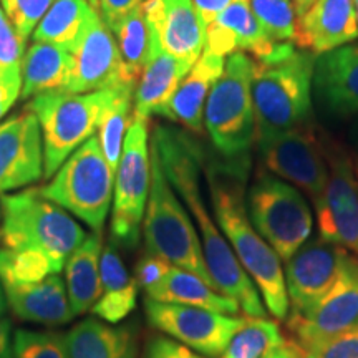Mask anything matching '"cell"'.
I'll return each instance as SVG.
<instances>
[{"label": "cell", "mask_w": 358, "mask_h": 358, "mask_svg": "<svg viewBox=\"0 0 358 358\" xmlns=\"http://www.w3.org/2000/svg\"><path fill=\"white\" fill-rule=\"evenodd\" d=\"M342 250L340 245L317 237L307 241L285 262V289L292 317L306 315L332 289Z\"/></svg>", "instance_id": "cell-16"}, {"label": "cell", "mask_w": 358, "mask_h": 358, "mask_svg": "<svg viewBox=\"0 0 358 358\" xmlns=\"http://www.w3.org/2000/svg\"><path fill=\"white\" fill-rule=\"evenodd\" d=\"M8 306L22 320L64 325L73 319L65 282L50 274L34 282H2Z\"/></svg>", "instance_id": "cell-23"}, {"label": "cell", "mask_w": 358, "mask_h": 358, "mask_svg": "<svg viewBox=\"0 0 358 358\" xmlns=\"http://www.w3.org/2000/svg\"><path fill=\"white\" fill-rule=\"evenodd\" d=\"M106 90H108V96H106L100 123H98V141L110 168L116 173L120 158H122L124 136L133 120L136 87L124 82H116L106 87Z\"/></svg>", "instance_id": "cell-30"}, {"label": "cell", "mask_w": 358, "mask_h": 358, "mask_svg": "<svg viewBox=\"0 0 358 358\" xmlns=\"http://www.w3.org/2000/svg\"><path fill=\"white\" fill-rule=\"evenodd\" d=\"M284 342L274 320L267 317H248L245 325L234 334L221 358H262Z\"/></svg>", "instance_id": "cell-33"}, {"label": "cell", "mask_w": 358, "mask_h": 358, "mask_svg": "<svg viewBox=\"0 0 358 358\" xmlns=\"http://www.w3.org/2000/svg\"><path fill=\"white\" fill-rule=\"evenodd\" d=\"M22 69L0 70V120L22 95Z\"/></svg>", "instance_id": "cell-40"}, {"label": "cell", "mask_w": 358, "mask_h": 358, "mask_svg": "<svg viewBox=\"0 0 358 358\" xmlns=\"http://www.w3.org/2000/svg\"><path fill=\"white\" fill-rule=\"evenodd\" d=\"M262 358H302V353L295 343H282V345L272 348L266 357Z\"/></svg>", "instance_id": "cell-45"}, {"label": "cell", "mask_w": 358, "mask_h": 358, "mask_svg": "<svg viewBox=\"0 0 358 358\" xmlns=\"http://www.w3.org/2000/svg\"><path fill=\"white\" fill-rule=\"evenodd\" d=\"M95 12L87 0H55L34 30V42L52 43L73 53Z\"/></svg>", "instance_id": "cell-31"}, {"label": "cell", "mask_w": 358, "mask_h": 358, "mask_svg": "<svg viewBox=\"0 0 358 358\" xmlns=\"http://www.w3.org/2000/svg\"><path fill=\"white\" fill-rule=\"evenodd\" d=\"M70 358H136L138 340L131 327H113L87 319L64 335Z\"/></svg>", "instance_id": "cell-26"}, {"label": "cell", "mask_w": 358, "mask_h": 358, "mask_svg": "<svg viewBox=\"0 0 358 358\" xmlns=\"http://www.w3.org/2000/svg\"><path fill=\"white\" fill-rule=\"evenodd\" d=\"M224 66H226V58L204 50L178 85L176 92L161 110L159 116L179 123L189 131H203L206 101L214 83L222 75Z\"/></svg>", "instance_id": "cell-22"}, {"label": "cell", "mask_w": 358, "mask_h": 358, "mask_svg": "<svg viewBox=\"0 0 358 358\" xmlns=\"http://www.w3.org/2000/svg\"><path fill=\"white\" fill-rule=\"evenodd\" d=\"M116 82H122L118 47L111 30L95 12L73 50V77L69 92H96Z\"/></svg>", "instance_id": "cell-19"}, {"label": "cell", "mask_w": 358, "mask_h": 358, "mask_svg": "<svg viewBox=\"0 0 358 358\" xmlns=\"http://www.w3.org/2000/svg\"><path fill=\"white\" fill-rule=\"evenodd\" d=\"M13 358H70L64 335L19 330L13 335Z\"/></svg>", "instance_id": "cell-35"}, {"label": "cell", "mask_w": 358, "mask_h": 358, "mask_svg": "<svg viewBox=\"0 0 358 358\" xmlns=\"http://www.w3.org/2000/svg\"><path fill=\"white\" fill-rule=\"evenodd\" d=\"M7 299H6V292L2 290V285H0V315L6 312V306H7Z\"/></svg>", "instance_id": "cell-47"}, {"label": "cell", "mask_w": 358, "mask_h": 358, "mask_svg": "<svg viewBox=\"0 0 358 358\" xmlns=\"http://www.w3.org/2000/svg\"><path fill=\"white\" fill-rule=\"evenodd\" d=\"M250 8L272 42L295 43L297 12L292 0H250Z\"/></svg>", "instance_id": "cell-34"}, {"label": "cell", "mask_w": 358, "mask_h": 358, "mask_svg": "<svg viewBox=\"0 0 358 358\" xmlns=\"http://www.w3.org/2000/svg\"><path fill=\"white\" fill-rule=\"evenodd\" d=\"M100 272L101 295L92 307V313L106 324H118L136 307L138 282L128 274L118 250L111 243L103 248Z\"/></svg>", "instance_id": "cell-28"}, {"label": "cell", "mask_w": 358, "mask_h": 358, "mask_svg": "<svg viewBox=\"0 0 358 358\" xmlns=\"http://www.w3.org/2000/svg\"><path fill=\"white\" fill-rule=\"evenodd\" d=\"M113 187L115 171L103 155L98 136H92L66 158L40 192L82 219L93 232H101L113 203Z\"/></svg>", "instance_id": "cell-7"}, {"label": "cell", "mask_w": 358, "mask_h": 358, "mask_svg": "<svg viewBox=\"0 0 358 358\" xmlns=\"http://www.w3.org/2000/svg\"><path fill=\"white\" fill-rule=\"evenodd\" d=\"M53 2L55 0H0V7L25 43Z\"/></svg>", "instance_id": "cell-36"}, {"label": "cell", "mask_w": 358, "mask_h": 358, "mask_svg": "<svg viewBox=\"0 0 358 358\" xmlns=\"http://www.w3.org/2000/svg\"><path fill=\"white\" fill-rule=\"evenodd\" d=\"M313 53L295 48L279 60L256 62L252 75L257 136L310 127L313 108Z\"/></svg>", "instance_id": "cell-5"}, {"label": "cell", "mask_w": 358, "mask_h": 358, "mask_svg": "<svg viewBox=\"0 0 358 358\" xmlns=\"http://www.w3.org/2000/svg\"><path fill=\"white\" fill-rule=\"evenodd\" d=\"M358 325V259L342 250L337 279L325 297L306 315L290 317L299 348Z\"/></svg>", "instance_id": "cell-13"}, {"label": "cell", "mask_w": 358, "mask_h": 358, "mask_svg": "<svg viewBox=\"0 0 358 358\" xmlns=\"http://www.w3.org/2000/svg\"><path fill=\"white\" fill-rule=\"evenodd\" d=\"M204 27L213 24L217 15L231 3V0H192Z\"/></svg>", "instance_id": "cell-43"}, {"label": "cell", "mask_w": 358, "mask_h": 358, "mask_svg": "<svg viewBox=\"0 0 358 358\" xmlns=\"http://www.w3.org/2000/svg\"><path fill=\"white\" fill-rule=\"evenodd\" d=\"M141 2L143 0H100L98 13H100L103 24L113 30L124 17L136 10Z\"/></svg>", "instance_id": "cell-42"}, {"label": "cell", "mask_w": 358, "mask_h": 358, "mask_svg": "<svg viewBox=\"0 0 358 358\" xmlns=\"http://www.w3.org/2000/svg\"><path fill=\"white\" fill-rule=\"evenodd\" d=\"M3 245L13 252L43 257L58 274L88 232L65 209L43 198L40 189H24L0 198Z\"/></svg>", "instance_id": "cell-3"}, {"label": "cell", "mask_w": 358, "mask_h": 358, "mask_svg": "<svg viewBox=\"0 0 358 358\" xmlns=\"http://www.w3.org/2000/svg\"><path fill=\"white\" fill-rule=\"evenodd\" d=\"M120 55V80L136 87L150 55V30L141 6L111 30Z\"/></svg>", "instance_id": "cell-32"}, {"label": "cell", "mask_w": 358, "mask_h": 358, "mask_svg": "<svg viewBox=\"0 0 358 358\" xmlns=\"http://www.w3.org/2000/svg\"><path fill=\"white\" fill-rule=\"evenodd\" d=\"M145 312L155 329L211 358L221 357L234 334L248 322V317L214 312L203 307L158 302L148 297Z\"/></svg>", "instance_id": "cell-12"}, {"label": "cell", "mask_w": 358, "mask_h": 358, "mask_svg": "<svg viewBox=\"0 0 358 358\" xmlns=\"http://www.w3.org/2000/svg\"><path fill=\"white\" fill-rule=\"evenodd\" d=\"M150 150L151 185L143 217V236L148 252L214 285L204 261L199 232L186 206L169 185L159 156L151 143Z\"/></svg>", "instance_id": "cell-6"}, {"label": "cell", "mask_w": 358, "mask_h": 358, "mask_svg": "<svg viewBox=\"0 0 358 358\" xmlns=\"http://www.w3.org/2000/svg\"><path fill=\"white\" fill-rule=\"evenodd\" d=\"M145 358H203L192 348L182 345L176 340L156 337L148 343Z\"/></svg>", "instance_id": "cell-41"}, {"label": "cell", "mask_w": 358, "mask_h": 358, "mask_svg": "<svg viewBox=\"0 0 358 358\" xmlns=\"http://www.w3.org/2000/svg\"><path fill=\"white\" fill-rule=\"evenodd\" d=\"M250 168L213 161L206 168L214 217L227 237L237 261L261 294L264 306L275 319H287L289 297L282 259L259 234L248 213L244 185Z\"/></svg>", "instance_id": "cell-2"}, {"label": "cell", "mask_w": 358, "mask_h": 358, "mask_svg": "<svg viewBox=\"0 0 358 358\" xmlns=\"http://www.w3.org/2000/svg\"><path fill=\"white\" fill-rule=\"evenodd\" d=\"M256 62L248 53L227 57L204 108V127L222 161L250 168V151L257 140L252 75Z\"/></svg>", "instance_id": "cell-4"}, {"label": "cell", "mask_w": 358, "mask_h": 358, "mask_svg": "<svg viewBox=\"0 0 358 358\" xmlns=\"http://www.w3.org/2000/svg\"><path fill=\"white\" fill-rule=\"evenodd\" d=\"M355 171H357V178H358V158L355 161Z\"/></svg>", "instance_id": "cell-50"}, {"label": "cell", "mask_w": 358, "mask_h": 358, "mask_svg": "<svg viewBox=\"0 0 358 358\" xmlns=\"http://www.w3.org/2000/svg\"><path fill=\"white\" fill-rule=\"evenodd\" d=\"M313 95L330 113L358 115V45L348 43L315 58Z\"/></svg>", "instance_id": "cell-21"}, {"label": "cell", "mask_w": 358, "mask_h": 358, "mask_svg": "<svg viewBox=\"0 0 358 358\" xmlns=\"http://www.w3.org/2000/svg\"><path fill=\"white\" fill-rule=\"evenodd\" d=\"M256 141L267 171L306 192L319 208L329 182V161L310 127L261 134Z\"/></svg>", "instance_id": "cell-11"}, {"label": "cell", "mask_w": 358, "mask_h": 358, "mask_svg": "<svg viewBox=\"0 0 358 358\" xmlns=\"http://www.w3.org/2000/svg\"><path fill=\"white\" fill-rule=\"evenodd\" d=\"M151 145L159 156L169 185L198 227L206 266L219 292L234 299L248 317H266V307L252 279L244 271L229 243L209 214L201 191L203 153L192 138L179 129L156 127Z\"/></svg>", "instance_id": "cell-1"}, {"label": "cell", "mask_w": 358, "mask_h": 358, "mask_svg": "<svg viewBox=\"0 0 358 358\" xmlns=\"http://www.w3.org/2000/svg\"><path fill=\"white\" fill-rule=\"evenodd\" d=\"M302 358H358V325L299 348Z\"/></svg>", "instance_id": "cell-37"}, {"label": "cell", "mask_w": 358, "mask_h": 358, "mask_svg": "<svg viewBox=\"0 0 358 358\" xmlns=\"http://www.w3.org/2000/svg\"><path fill=\"white\" fill-rule=\"evenodd\" d=\"M0 358H13L12 327L6 319H0Z\"/></svg>", "instance_id": "cell-44"}, {"label": "cell", "mask_w": 358, "mask_h": 358, "mask_svg": "<svg viewBox=\"0 0 358 358\" xmlns=\"http://www.w3.org/2000/svg\"><path fill=\"white\" fill-rule=\"evenodd\" d=\"M73 77V53L52 43L34 42L22 60V100L45 93L69 92Z\"/></svg>", "instance_id": "cell-25"}, {"label": "cell", "mask_w": 358, "mask_h": 358, "mask_svg": "<svg viewBox=\"0 0 358 358\" xmlns=\"http://www.w3.org/2000/svg\"><path fill=\"white\" fill-rule=\"evenodd\" d=\"M187 71L189 69H186L178 58L150 38V55L134 90V118L150 120V116L159 115Z\"/></svg>", "instance_id": "cell-24"}, {"label": "cell", "mask_w": 358, "mask_h": 358, "mask_svg": "<svg viewBox=\"0 0 358 358\" xmlns=\"http://www.w3.org/2000/svg\"><path fill=\"white\" fill-rule=\"evenodd\" d=\"M245 204L254 227L282 261L287 262L312 234L313 216L306 196L274 174H259Z\"/></svg>", "instance_id": "cell-9"}, {"label": "cell", "mask_w": 358, "mask_h": 358, "mask_svg": "<svg viewBox=\"0 0 358 358\" xmlns=\"http://www.w3.org/2000/svg\"><path fill=\"white\" fill-rule=\"evenodd\" d=\"M151 185V150L148 120L134 118L124 136L122 158L115 173L111 237L113 243L134 248L140 241Z\"/></svg>", "instance_id": "cell-10"}, {"label": "cell", "mask_w": 358, "mask_h": 358, "mask_svg": "<svg viewBox=\"0 0 358 358\" xmlns=\"http://www.w3.org/2000/svg\"><path fill=\"white\" fill-rule=\"evenodd\" d=\"M87 2L92 6L95 10H98V6H100V0H87Z\"/></svg>", "instance_id": "cell-48"}, {"label": "cell", "mask_w": 358, "mask_h": 358, "mask_svg": "<svg viewBox=\"0 0 358 358\" xmlns=\"http://www.w3.org/2000/svg\"><path fill=\"white\" fill-rule=\"evenodd\" d=\"M146 297L158 302L203 307L214 312L231 313V315H239L241 312L239 303L234 299L219 292L214 285L196 274H191L185 268L174 266L169 268L166 277L161 280L158 287L148 294Z\"/></svg>", "instance_id": "cell-29"}, {"label": "cell", "mask_w": 358, "mask_h": 358, "mask_svg": "<svg viewBox=\"0 0 358 358\" xmlns=\"http://www.w3.org/2000/svg\"><path fill=\"white\" fill-rule=\"evenodd\" d=\"M42 174V129L27 110L0 123V194L34 185Z\"/></svg>", "instance_id": "cell-18"}, {"label": "cell", "mask_w": 358, "mask_h": 358, "mask_svg": "<svg viewBox=\"0 0 358 358\" xmlns=\"http://www.w3.org/2000/svg\"><path fill=\"white\" fill-rule=\"evenodd\" d=\"M169 268H171V264L148 252V256L140 259L136 266V277L134 279L138 282V287L145 290L146 295L153 292L161 284V280L166 277Z\"/></svg>", "instance_id": "cell-39"}, {"label": "cell", "mask_w": 358, "mask_h": 358, "mask_svg": "<svg viewBox=\"0 0 358 358\" xmlns=\"http://www.w3.org/2000/svg\"><path fill=\"white\" fill-rule=\"evenodd\" d=\"M295 48V43L272 42L264 34L250 8V0H231L217 19L206 27L204 50L224 58L243 52L264 64L287 57Z\"/></svg>", "instance_id": "cell-15"}, {"label": "cell", "mask_w": 358, "mask_h": 358, "mask_svg": "<svg viewBox=\"0 0 358 358\" xmlns=\"http://www.w3.org/2000/svg\"><path fill=\"white\" fill-rule=\"evenodd\" d=\"M101 232L88 234L65 262V287L73 315H83L101 295Z\"/></svg>", "instance_id": "cell-27"}, {"label": "cell", "mask_w": 358, "mask_h": 358, "mask_svg": "<svg viewBox=\"0 0 358 358\" xmlns=\"http://www.w3.org/2000/svg\"><path fill=\"white\" fill-rule=\"evenodd\" d=\"M141 8L150 38L191 70L206 43V27L192 0H143Z\"/></svg>", "instance_id": "cell-17"}, {"label": "cell", "mask_w": 358, "mask_h": 358, "mask_svg": "<svg viewBox=\"0 0 358 358\" xmlns=\"http://www.w3.org/2000/svg\"><path fill=\"white\" fill-rule=\"evenodd\" d=\"M25 43L22 42L0 7V70L22 69Z\"/></svg>", "instance_id": "cell-38"}, {"label": "cell", "mask_w": 358, "mask_h": 358, "mask_svg": "<svg viewBox=\"0 0 358 358\" xmlns=\"http://www.w3.org/2000/svg\"><path fill=\"white\" fill-rule=\"evenodd\" d=\"M353 6H355V13H357V22H358V0H353Z\"/></svg>", "instance_id": "cell-49"}, {"label": "cell", "mask_w": 358, "mask_h": 358, "mask_svg": "<svg viewBox=\"0 0 358 358\" xmlns=\"http://www.w3.org/2000/svg\"><path fill=\"white\" fill-rule=\"evenodd\" d=\"M329 182L317 211L322 239L340 245L358 259V178L345 151L330 150Z\"/></svg>", "instance_id": "cell-14"}, {"label": "cell", "mask_w": 358, "mask_h": 358, "mask_svg": "<svg viewBox=\"0 0 358 358\" xmlns=\"http://www.w3.org/2000/svg\"><path fill=\"white\" fill-rule=\"evenodd\" d=\"M108 90L90 93H45L27 110L37 116L43 140V176L50 179L77 148L98 129Z\"/></svg>", "instance_id": "cell-8"}, {"label": "cell", "mask_w": 358, "mask_h": 358, "mask_svg": "<svg viewBox=\"0 0 358 358\" xmlns=\"http://www.w3.org/2000/svg\"><path fill=\"white\" fill-rule=\"evenodd\" d=\"M358 22L353 0H315L297 17L295 45L313 55H322L355 42Z\"/></svg>", "instance_id": "cell-20"}, {"label": "cell", "mask_w": 358, "mask_h": 358, "mask_svg": "<svg viewBox=\"0 0 358 358\" xmlns=\"http://www.w3.org/2000/svg\"><path fill=\"white\" fill-rule=\"evenodd\" d=\"M294 6H295V12H297V17L303 15L308 10V7L312 6L315 0H292Z\"/></svg>", "instance_id": "cell-46"}]
</instances>
